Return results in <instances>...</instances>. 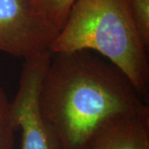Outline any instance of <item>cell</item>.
<instances>
[{
	"label": "cell",
	"mask_w": 149,
	"mask_h": 149,
	"mask_svg": "<svg viewBox=\"0 0 149 149\" xmlns=\"http://www.w3.org/2000/svg\"><path fill=\"white\" fill-rule=\"evenodd\" d=\"M40 105L62 149H87L113 118L148 106L128 77L91 51L52 53Z\"/></svg>",
	"instance_id": "6da1fadb"
},
{
	"label": "cell",
	"mask_w": 149,
	"mask_h": 149,
	"mask_svg": "<svg viewBox=\"0 0 149 149\" xmlns=\"http://www.w3.org/2000/svg\"><path fill=\"white\" fill-rule=\"evenodd\" d=\"M76 51L94 52L117 66L145 100L148 48L134 26L129 0H75L50 52Z\"/></svg>",
	"instance_id": "7a4b0ae2"
},
{
	"label": "cell",
	"mask_w": 149,
	"mask_h": 149,
	"mask_svg": "<svg viewBox=\"0 0 149 149\" xmlns=\"http://www.w3.org/2000/svg\"><path fill=\"white\" fill-rule=\"evenodd\" d=\"M51 56L49 51L24 61L18 89L10 101L13 121L17 131H21V149H62L40 105L42 83Z\"/></svg>",
	"instance_id": "3957f363"
},
{
	"label": "cell",
	"mask_w": 149,
	"mask_h": 149,
	"mask_svg": "<svg viewBox=\"0 0 149 149\" xmlns=\"http://www.w3.org/2000/svg\"><path fill=\"white\" fill-rule=\"evenodd\" d=\"M58 32L32 0H0V52L24 61L50 51Z\"/></svg>",
	"instance_id": "277c9868"
},
{
	"label": "cell",
	"mask_w": 149,
	"mask_h": 149,
	"mask_svg": "<svg viewBox=\"0 0 149 149\" xmlns=\"http://www.w3.org/2000/svg\"><path fill=\"white\" fill-rule=\"evenodd\" d=\"M87 149H149V107L104 123Z\"/></svg>",
	"instance_id": "5b68a950"
},
{
	"label": "cell",
	"mask_w": 149,
	"mask_h": 149,
	"mask_svg": "<svg viewBox=\"0 0 149 149\" xmlns=\"http://www.w3.org/2000/svg\"><path fill=\"white\" fill-rule=\"evenodd\" d=\"M37 12L59 32L75 0H32Z\"/></svg>",
	"instance_id": "8992f818"
},
{
	"label": "cell",
	"mask_w": 149,
	"mask_h": 149,
	"mask_svg": "<svg viewBox=\"0 0 149 149\" xmlns=\"http://www.w3.org/2000/svg\"><path fill=\"white\" fill-rule=\"evenodd\" d=\"M16 128L10 111V100L0 86V149H13Z\"/></svg>",
	"instance_id": "52a82bcc"
},
{
	"label": "cell",
	"mask_w": 149,
	"mask_h": 149,
	"mask_svg": "<svg viewBox=\"0 0 149 149\" xmlns=\"http://www.w3.org/2000/svg\"><path fill=\"white\" fill-rule=\"evenodd\" d=\"M134 26L144 46L149 47V0H129Z\"/></svg>",
	"instance_id": "ba28073f"
}]
</instances>
